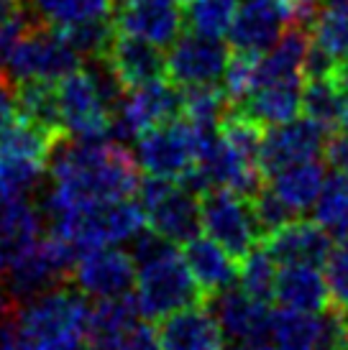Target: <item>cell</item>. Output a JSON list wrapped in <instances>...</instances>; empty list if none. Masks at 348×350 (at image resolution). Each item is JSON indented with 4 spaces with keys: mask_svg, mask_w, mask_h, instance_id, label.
<instances>
[{
    "mask_svg": "<svg viewBox=\"0 0 348 350\" xmlns=\"http://www.w3.org/2000/svg\"><path fill=\"white\" fill-rule=\"evenodd\" d=\"M57 31L82 59H95L108 51L110 41L116 36V23L110 18H92Z\"/></svg>",
    "mask_w": 348,
    "mask_h": 350,
    "instance_id": "d590c367",
    "label": "cell"
},
{
    "mask_svg": "<svg viewBox=\"0 0 348 350\" xmlns=\"http://www.w3.org/2000/svg\"><path fill=\"white\" fill-rule=\"evenodd\" d=\"M249 204H251V213H253V220L259 225L261 230V241L271 235L274 230H279L282 225H287L290 220H295L297 215L290 210V204L284 202L271 187H261L256 195L249 197Z\"/></svg>",
    "mask_w": 348,
    "mask_h": 350,
    "instance_id": "74e56055",
    "label": "cell"
},
{
    "mask_svg": "<svg viewBox=\"0 0 348 350\" xmlns=\"http://www.w3.org/2000/svg\"><path fill=\"white\" fill-rule=\"evenodd\" d=\"M105 59L110 62V67L116 69V75L126 85V90H136L166 75V57L162 46L131 36V33H121V31H116V36L105 51Z\"/></svg>",
    "mask_w": 348,
    "mask_h": 350,
    "instance_id": "44dd1931",
    "label": "cell"
},
{
    "mask_svg": "<svg viewBox=\"0 0 348 350\" xmlns=\"http://www.w3.org/2000/svg\"><path fill=\"white\" fill-rule=\"evenodd\" d=\"M205 304L210 307L213 317L221 325L225 340L233 342H264L271 330L269 301H261L251 294L238 289H223L208 297Z\"/></svg>",
    "mask_w": 348,
    "mask_h": 350,
    "instance_id": "2e32d148",
    "label": "cell"
},
{
    "mask_svg": "<svg viewBox=\"0 0 348 350\" xmlns=\"http://www.w3.org/2000/svg\"><path fill=\"white\" fill-rule=\"evenodd\" d=\"M261 54H249V51H233L231 62L223 75V90L233 105H238L256 90V69H259Z\"/></svg>",
    "mask_w": 348,
    "mask_h": 350,
    "instance_id": "8d00e7d4",
    "label": "cell"
},
{
    "mask_svg": "<svg viewBox=\"0 0 348 350\" xmlns=\"http://www.w3.org/2000/svg\"><path fill=\"white\" fill-rule=\"evenodd\" d=\"M340 131H348V90H343V103H340V120H338Z\"/></svg>",
    "mask_w": 348,
    "mask_h": 350,
    "instance_id": "bcb514c9",
    "label": "cell"
},
{
    "mask_svg": "<svg viewBox=\"0 0 348 350\" xmlns=\"http://www.w3.org/2000/svg\"><path fill=\"white\" fill-rule=\"evenodd\" d=\"M177 118H182V88H177L172 79H154L141 88L128 90L123 105L113 116L110 138L121 144L128 138L136 141L146 131Z\"/></svg>",
    "mask_w": 348,
    "mask_h": 350,
    "instance_id": "30bf717a",
    "label": "cell"
},
{
    "mask_svg": "<svg viewBox=\"0 0 348 350\" xmlns=\"http://www.w3.org/2000/svg\"><path fill=\"white\" fill-rule=\"evenodd\" d=\"M159 340L164 350H223L225 335L210 307L197 301L159 320Z\"/></svg>",
    "mask_w": 348,
    "mask_h": 350,
    "instance_id": "d6986e66",
    "label": "cell"
},
{
    "mask_svg": "<svg viewBox=\"0 0 348 350\" xmlns=\"http://www.w3.org/2000/svg\"><path fill=\"white\" fill-rule=\"evenodd\" d=\"M264 248L274 256L279 266L290 263H308V266H325L333 251V235L315 220H290L279 230L266 235Z\"/></svg>",
    "mask_w": 348,
    "mask_h": 350,
    "instance_id": "ac0fdd59",
    "label": "cell"
},
{
    "mask_svg": "<svg viewBox=\"0 0 348 350\" xmlns=\"http://www.w3.org/2000/svg\"><path fill=\"white\" fill-rule=\"evenodd\" d=\"M34 21L51 29L75 26L82 21L110 18L116 0H23Z\"/></svg>",
    "mask_w": 348,
    "mask_h": 350,
    "instance_id": "f1b7e54d",
    "label": "cell"
},
{
    "mask_svg": "<svg viewBox=\"0 0 348 350\" xmlns=\"http://www.w3.org/2000/svg\"><path fill=\"white\" fill-rule=\"evenodd\" d=\"M136 273H138V263L131 251L105 245V248L82 253L69 282L87 297L103 299V297L126 294L136 284Z\"/></svg>",
    "mask_w": 348,
    "mask_h": 350,
    "instance_id": "5bb4252c",
    "label": "cell"
},
{
    "mask_svg": "<svg viewBox=\"0 0 348 350\" xmlns=\"http://www.w3.org/2000/svg\"><path fill=\"white\" fill-rule=\"evenodd\" d=\"M34 23H36V21H34V16H31L29 10H23L16 18L0 23V77H8L5 72H8L10 54H13V49L18 46V41L26 36V31H29Z\"/></svg>",
    "mask_w": 348,
    "mask_h": 350,
    "instance_id": "ab89813d",
    "label": "cell"
},
{
    "mask_svg": "<svg viewBox=\"0 0 348 350\" xmlns=\"http://www.w3.org/2000/svg\"><path fill=\"white\" fill-rule=\"evenodd\" d=\"M325 279L330 286L333 307L346 310L348 307V235L340 238L338 245H333L328 261H325Z\"/></svg>",
    "mask_w": 348,
    "mask_h": 350,
    "instance_id": "f35d334b",
    "label": "cell"
},
{
    "mask_svg": "<svg viewBox=\"0 0 348 350\" xmlns=\"http://www.w3.org/2000/svg\"><path fill=\"white\" fill-rule=\"evenodd\" d=\"M269 179L271 189L290 204L292 213L302 215L318 200L323 182H325V169L318 159H308V161L284 166L277 174H271Z\"/></svg>",
    "mask_w": 348,
    "mask_h": 350,
    "instance_id": "4316f807",
    "label": "cell"
},
{
    "mask_svg": "<svg viewBox=\"0 0 348 350\" xmlns=\"http://www.w3.org/2000/svg\"><path fill=\"white\" fill-rule=\"evenodd\" d=\"M23 10H26V3H23V0H0V23L16 18Z\"/></svg>",
    "mask_w": 348,
    "mask_h": 350,
    "instance_id": "ee69618b",
    "label": "cell"
},
{
    "mask_svg": "<svg viewBox=\"0 0 348 350\" xmlns=\"http://www.w3.org/2000/svg\"><path fill=\"white\" fill-rule=\"evenodd\" d=\"M325 156H328V164L336 172L348 176V131L330 138L328 146H325Z\"/></svg>",
    "mask_w": 348,
    "mask_h": 350,
    "instance_id": "7bdbcfd3",
    "label": "cell"
},
{
    "mask_svg": "<svg viewBox=\"0 0 348 350\" xmlns=\"http://www.w3.org/2000/svg\"><path fill=\"white\" fill-rule=\"evenodd\" d=\"M79 256L82 253L69 241L49 233L47 238H39L10 266L0 284L13 294V299L18 304H26L29 299L54 289L59 284H67Z\"/></svg>",
    "mask_w": 348,
    "mask_h": 350,
    "instance_id": "5b68a950",
    "label": "cell"
},
{
    "mask_svg": "<svg viewBox=\"0 0 348 350\" xmlns=\"http://www.w3.org/2000/svg\"><path fill=\"white\" fill-rule=\"evenodd\" d=\"M136 297L146 320H162L172 312L205 301L203 289L197 286L182 251L174 243L154 258L138 263Z\"/></svg>",
    "mask_w": 348,
    "mask_h": 350,
    "instance_id": "3957f363",
    "label": "cell"
},
{
    "mask_svg": "<svg viewBox=\"0 0 348 350\" xmlns=\"http://www.w3.org/2000/svg\"><path fill=\"white\" fill-rule=\"evenodd\" d=\"M203 230L225 248L236 261L246 258L261 243V230L253 220L251 204L231 189H210L200 197Z\"/></svg>",
    "mask_w": 348,
    "mask_h": 350,
    "instance_id": "9c48e42d",
    "label": "cell"
},
{
    "mask_svg": "<svg viewBox=\"0 0 348 350\" xmlns=\"http://www.w3.org/2000/svg\"><path fill=\"white\" fill-rule=\"evenodd\" d=\"M277 261L271 256L264 243H259L246 258L238 261V286L246 294H251L261 301L274 299V289H277Z\"/></svg>",
    "mask_w": 348,
    "mask_h": 350,
    "instance_id": "e575fe53",
    "label": "cell"
},
{
    "mask_svg": "<svg viewBox=\"0 0 348 350\" xmlns=\"http://www.w3.org/2000/svg\"><path fill=\"white\" fill-rule=\"evenodd\" d=\"M79 67H82V57L64 41V36L57 29L36 21L10 54L5 75L13 85L26 79L59 82Z\"/></svg>",
    "mask_w": 348,
    "mask_h": 350,
    "instance_id": "ba28073f",
    "label": "cell"
},
{
    "mask_svg": "<svg viewBox=\"0 0 348 350\" xmlns=\"http://www.w3.org/2000/svg\"><path fill=\"white\" fill-rule=\"evenodd\" d=\"M179 248H182V256L192 271L195 282L203 289L205 299L228 289L238 279V261L225 248L215 243L213 238L195 235L192 241H187Z\"/></svg>",
    "mask_w": 348,
    "mask_h": 350,
    "instance_id": "cb8c5ba5",
    "label": "cell"
},
{
    "mask_svg": "<svg viewBox=\"0 0 348 350\" xmlns=\"http://www.w3.org/2000/svg\"><path fill=\"white\" fill-rule=\"evenodd\" d=\"M90 301L72 282L59 284L21 304V350H82L87 348Z\"/></svg>",
    "mask_w": 348,
    "mask_h": 350,
    "instance_id": "7a4b0ae2",
    "label": "cell"
},
{
    "mask_svg": "<svg viewBox=\"0 0 348 350\" xmlns=\"http://www.w3.org/2000/svg\"><path fill=\"white\" fill-rule=\"evenodd\" d=\"M59 110L67 136L79 141H103L110 138L113 110L108 107L103 95L97 92L92 77L85 67L75 69L72 75L57 82Z\"/></svg>",
    "mask_w": 348,
    "mask_h": 350,
    "instance_id": "8fae6325",
    "label": "cell"
},
{
    "mask_svg": "<svg viewBox=\"0 0 348 350\" xmlns=\"http://www.w3.org/2000/svg\"><path fill=\"white\" fill-rule=\"evenodd\" d=\"M315 46L328 51L330 57L348 54V0H320L318 16L310 29Z\"/></svg>",
    "mask_w": 348,
    "mask_h": 350,
    "instance_id": "4dcf8cb0",
    "label": "cell"
},
{
    "mask_svg": "<svg viewBox=\"0 0 348 350\" xmlns=\"http://www.w3.org/2000/svg\"><path fill=\"white\" fill-rule=\"evenodd\" d=\"M18 100H16V85L8 77H0V136L18 120Z\"/></svg>",
    "mask_w": 348,
    "mask_h": 350,
    "instance_id": "b9f144b4",
    "label": "cell"
},
{
    "mask_svg": "<svg viewBox=\"0 0 348 350\" xmlns=\"http://www.w3.org/2000/svg\"><path fill=\"white\" fill-rule=\"evenodd\" d=\"M62 138L18 118L0 136V195L29 197L49 172L51 151Z\"/></svg>",
    "mask_w": 348,
    "mask_h": 350,
    "instance_id": "277c9868",
    "label": "cell"
},
{
    "mask_svg": "<svg viewBox=\"0 0 348 350\" xmlns=\"http://www.w3.org/2000/svg\"><path fill=\"white\" fill-rule=\"evenodd\" d=\"M54 187L41 202V215L54 223L79 207L136 197L141 164L121 141H69L62 138L49 159Z\"/></svg>",
    "mask_w": 348,
    "mask_h": 350,
    "instance_id": "6da1fadb",
    "label": "cell"
},
{
    "mask_svg": "<svg viewBox=\"0 0 348 350\" xmlns=\"http://www.w3.org/2000/svg\"><path fill=\"white\" fill-rule=\"evenodd\" d=\"M328 133V128H323L305 116L295 118L290 123H282V126L266 128V136H264L259 159H256L261 174L269 179L284 166L318 159L320 154H325Z\"/></svg>",
    "mask_w": 348,
    "mask_h": 350,
    "instance_id": "7c38bea8",
    "label": "cell"
},
{
    "mask_svg": "<svg viewBox=\"0 0 348 350\" xmlns=\"http://www.w3.org/2000/svg\"><path fill=\"white\" fill-rule=\"evenodd\" d=\"M141 317L138 297L131 292L97 299L87 317V350H116L128 327Z\"/></svg>",
    "mask_w": 348,
    "mask_h": 350,
    "instance_id": "7402d4cb",
    "label": "cell"
},
{
    "mask_svg": "<svg viewBox=\"0 0 348 350\" xmlns=\"http://www.w3.org/2000/svg\"><path fill=\"white\" fill-rule=\"evenodd\" d=\"M116 350H164L159 340V330H154L149 322H136L128 327V332L121 338Z\"/></svg>",
    "mask_w": 348,
    "mask_h": 350,
    "instance_id": "60d3db41",
    "label": "cell"
},
{
    "mask_svg": "<svg viewBox=\"0 0 348 350\" xmlns=\"http://www.w3.org/2000/svg\"><path fill=\"white\" fill-rule=\"evenodd\" d=\"M333 82H336L340 90H348V54L338 59L336 72H333Z\"/></svg>",
    "mask_w": 348,
    "mask_h": 350,
    "instance_id": "f6af8a7d",
    "label": "cell"
},
{
    "mask_svg": "<svg viewBox=\"0 0 348 350\" xmlns=\"http://www.w3.org/2000/svg\"><path fill=\"white\" fill-rule=\"evenodd\" d=\"M310 31L290 26L279 41L259 57L256 88L269 82H305V59L310 51Z\"/></svg>",
    "mask_w": 348,
    "mask_h": 350,
    "instance_id": "d4e9b609",
    "label": "cell"
},
{
    "mask_svg": "<svg viewBox=\"0 0 348 350\" xmlns=\"http://www.w3.org/2000/svg\"><path fill=\"white\" fill-rule=\"evenodd\" d=\"M343 90L333 79H305L302 85V116L320 123L328 131H336L340 120Z\"/></svg>",
    "mask_w": 348,
    "mask_h": 350,
    "instance_id": "836d02e7",
    "label": "cell"
},
{
    "mask_svg": "<svg viewBox=\"0 0 348 350\" xmlns=\"http://www.w3.org/2000/svg\"><path fill=\"white\" fill-rule=\"evenodd\" d=\"M315 210V223H320L333 238H346L348 235V176L340 172L325 176L323 189L312 204Z\"/></svg>",
    "mask_w": 348,
    "mask_h": 350,
    "instance_id": "1f68e13d",
    "label": "cell"
},
{
    "mask_svg": "<svg viewBox=\"0 0 348 350\" xmlns=\"http://www.w3.org/2000/svg\"><path fill=\"white\" fill-rule=\"evenodd\" d=\"M231 350H274L266 342H236Z\"/></svg>",
    "mask_w": 348,
    "mask_h": 350,
    "instance_id": "7dc6e473",
    "label": "cell"
},
{
    "mask_svg": "<svg viewBox=\"0 0 348 350\" xmlns=\"http://www.w3.org/2000/svg\"><path fill=\"white\" fill-rule=\"evenodd\" d=\"M116 31L146 39L156 46H169L182 36L184 16L177 0H123L113 16Z\"/></svg>",
    "mask_w": 348,
    "mask_h": 350,
    "instance_id": "e0dca14e",
    "label": "cell"
},
{
    "mask_svg": "<svg viewBox=\"0 0 348 350\" xmlns=\"http://www.w3.org/2000/svg\"><path fill=\"white\" fill-rule=\"evenodd\" d=\"M302 85L305 82H269L259 85L238 107L243 116L253 118L264 128L290 123L302 113Z\"/></svg>",
    "mask_w": 348,
    "mask_h": 350,
    "instance_id": "484cf974",
    "label": "cell"
},
{
    "mask_svg": "<svg viewBox=\"0 0 348 350\" xmlns=\"http://www.w3.org/2000/svg\"><path fill=\"white\" fill-rule=\"evenodd\" d=\"M233 49L223 39H208L200 33H182L166 57V75L177 88L213 85L223 79Z\"/></svg>",
    "mask_w": 348,
    "mask_h": 350,
    "instance_id": "4fadbf2b",
    "label": "cell"
},
{
    "mask_svg": "<svg viewBox=\"0 0 348 350\" xmlns=\"http://www.w3.org/2000/svg\"><path fill=\"white\" fill-rule=\"evenodd\" d=\"M208 133H215V131H200L184 118L169 120L164 126L141 133L136 138V159L141 164V172L179 182L184 172L197 161L200 146Z\"/></svg>",
    "mask_w": 348,
    "mask_h": 350,
    "instance_id": "52a82bcc",
    "label": "cell"
},
{
    "mask_svg": "<svg viewBox=\"0 0 348 350\" xmlns=\"http://www.w3.org/2000/svg\"><path fill=\"white\" fill-rule=\"evenodd\" d=\"M238 0H190L184 23L192 33L208 39H225L231 33Z\"/></svg>",
    "mask_w": 348,
    "mask_h": 350,
    "instance_id": "d6a6232c",
    "label": "cell"
},
{
    "mask_svg": "<svg viewBox=\"0 0 348 350\" xmlns=\"http://www.w3.org/2000/svg\"><path fill=\"white\" fill-rule=\"evenodd\" d=\"M177 3H179V5H190V0H177Z\"/></svg>",
    "mask_w": 348,
    "mask_h": 350,
    "instance_id": "c3c4849f",
    "label": "cell"
},
{
    "mask_svg": "<svg viewBox=\"0 0 348 350\" xmlns=\"http://www.w3.org/2000/svg\"><path fill=\"white\" fill-rule=\"evenodd\" d=\"M136 200L146 210L149 228L174 245L192 241L203 228L200 197L184 189L179 182L146 174L138 185Z\"/></svg>",
    "mask_w": 348,
    "mask_h": 350,
    "instance_id": "8992f818",
    "label": "cell"
},
{
    "mask_svg": "<svg viewBox=\"0 0 348 350\" xmlns=\"http://www.w3.org/2000/svg\"><path fill=\"white\" fill-rule=\"evenodd\" d=\"M118 3H123V0H116V5H118ZM113 10H116V8H113Z\"/></svg>",
    "mask_w": 348,
    "mask_h": 350,
    "instance_id": "681fc988",
    "label": "cell"
},
{
    "mask_svg": "<svg viewBox=\"0 0 348 350\" xmlns=\"http://www.w3.org/2000/svg\"><path fill=\"white\" fill-rule=\"evenodd\" d=\"M274 299L287 310L300 312H325L333 307L325 273H320V266H308V263L282 266V271L277 273Z\"/></svg>",
    "mask_w": 348,
    "mask_h": 350,
    "instance_id": "603a6c76",
    "label": "cell"
},
{
    "mask_svg": "<svg viewBox=\"0 0 348 350\" xmlns=\"http://www.w3.org/2000/svg\"><path fill=\"white\" fill-rule=\"evenodd\" d=\"M16 100H18V116L34 126L44 128L54 136H67L59 110V90L57 82L49 79H26L16 85Z\"/></svg>",
    "mask_w": 348,
    "mask_h": 350,
    "instance_id": "83f0119b",
    "label": "cell"
},
{
    "mask_svg": "<svg viewBox=\"0 0 348 350\" xmlns=\"http://www.w3.org/2000/svg\"><path fill=\"white\" fill-rule=\"evenodd\" d=\"M231 107L233 103L218 82L182 90V118L200 131H221V123L231 113Z\"/></svg>",
    "mask_w": 348,
    "mask_h": 350,
    "instance_id": "f546056e",
    "label": "cell"
},
{
    "mask_svg": "<svg viewBox=\"0 0 348 350\" xmlns=\"http://www.w3.org/2000/svg\"><path fill=\"white\" fill-rule=\"evenodd\" d=\"M44 215L29 197L0 195V279L41 238Z\"/></svg>",
    "mask_w": 348,
    "mask_h": 350,
    "instance_id": "ffe728a7",
    "label": "cell"
},
{
    "mask_svg": "<svg viewBox=\"0 0 348 350\" xmlns=\"http://www.w3.org/2000/svg\"><path fill=\"white\" fill-rule=\"evenodd\" d=\"M290 29L287 0H241L231 26V49L264 54Z\"/></svg>",
    "mask_w": 348,
    "mask_h": 350,
    "instance_id": "9a60e30c",
    "label": "cell"
}]
</instances>
